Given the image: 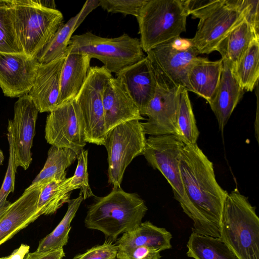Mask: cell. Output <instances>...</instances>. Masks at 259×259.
Returning <instances> with one entry per match:
<instances>
[{"label":"cell","instance_id":"6da1fadb","mask_svg":"<svg viewBox=\"0 0 259 259\" xmlns=\"http://www.w3.org/2000/svg\"><path fill=\"white\" fill-rule=\"evenodd\" d=\"M180 168L192 232L220 238L223 207L228 192L218 184L212 162L197 144L185 145Z\"/></svg>","mask_w":259,"mask_h":259},{"label":"cell","instance_id":"7a4b0ae2","mask_svg":"<svg viewBox=\"0 0 259 259\" xmlns=\"http://www.w3.org/2000/svg\"><path fill=\"white\" fill-rule=\"evenodd\" d=\"M147 210L138 194L126 192L121 187L113 188L107 195L96 197L88 207L84 224L102 232L106 242L112 243L120 234L137 228Z\"/></svg>","mask_w":259,"mask_h":259},{"label":"cell","instance_id":"3957f363","mask_svg":"<svg viewBox=\"0 0 259 259\" xmlns=\"http://www.w3.org/2000/svg\"><path fill=\"white\" fill-rule=\"evenodd\" d=\"M220 235L238 259H259V218L255 207L237 189L225 200Z\"/></svg>","mask_w":259,"mask_h":259},{"label":"cell","instance_id":"277c9868","mask_svg":"<svg viewBox=\"0 0 259 259\" xmlns=\"http://www.w3.org/2000/svg\"><path fill=\"white\" fill-rule=\"evenodd\" d=\"M18 42L26 56L36 58L63 24L62 13L38 0H12Z\"/></svg>","mask_w":259,"mask_h":259},{"label":"cell","instance_id":"5b68a950","mask_svg":"<svg viewBox=\"0 0 259 259\" xmlns=\"http://www.w3.org/2000/svg\"><path fill=\"white\" fill-rule=\"evenodd\" d=\"M188 16L183 0H147L137 18L144 52L179 37Z\"/></svg>","mask_w":259,"mask_h":259},{"label":"cell","instance_id":"8992f818","mask_svg":"<svg viewBox=\"0 0 259 259\" xmlns=\"http://www.w3.org/2000/svg\"><path fill=\"white\" fill-rule=\"evenodd\" d=\"M144 52L140 39L126 33L108 38L88 31L72 36L68 46V53L88 55L99 60L109 72L116 75L145 58Z\"/></svg>","mask_w":259,"mask_h":259},{"label":"cell","instance_id":"52a82bcc","mask_svg":"<svg viewBox=\"0 0 259 259\" xmlns=\"http://www.w3.org/2000/svg\"><path fill=\"white\" fill-rule=\"evenodd\" d=\"M146 54L159 85L169 89L181 87L192 92L188 72L199 53L191 38H175Z\"/></svg>","mask_w":259,"mask_h":259},{"label":"cell","instance_id":"ba28073f","mask_svg":"<svg viewBox=\"0 0 259 259\" xmlns=\"http://www.w3.org/2000/svg\"><path fill=\"white\" fill-rule=\"evenodd\" d=\"M146 140L138 120L120 124L107 133L103 145L108 154V182L113 188L120 187L127 166L135 157L143 155Z\"/></svg>","mask_w":259,"mask_h":259},{"label":"cell","instance_id":"9c48e42d","mask_svg":"<svg viewBox=\"0 0 259 259\" xmlns=\"http://www.w3.org/2000/svg\"><path fill=\"white\" fill-rule=\"evenodd\" d=\"M112 77L104 66L91 67L83 86L74 99L82 116L87 143L97 145L104 144L107 133L103 95Z\"/></svg>","mask_w":259,"mask_h":259},{"label":"cell","instance_id":"30bf717a","mask_svg":"<svg viewBox=\"0 0 259 259\" xmlns=\"http://www.w3.org/2000/svg\"><path fill=\"white\" fill-rule=\"evenodd\" d=\"M245 11V0H222L199 19L197 30L191 38L199 54L215 51L227 34L244 20Z\"/></svg>","mask_w":259,"mask_h":259},{"label":"cell","instance_id":"8fae6325","mask_svg":"<svg viewBox=\"0 0 259 259\" xmlns=\"http://www.w3.org/2000/svg\"><path fill=\"white\" fill-rule=\"evenodd\" d=\"M185 145L174 135L150 136L143 153L148 163L158 169L171 187L174 198L184 212L188 207L180 168L181 153Z\"/></svg>","mask_w":259,"mask_h":259},{"label":"cell","instance_id":"7c38bea8","mask_svg":"<svg viewBox=\"0 0 259 259\" xmlns=\"http://www.w3.org/2000/svg\"><path fill=\"white\" fill-rule=\"evenodd\" d=\"M45 138L48 143L58 148L72 150L77 154L85 141L81 113L74 99L57 107L46 119Z\"/></svg>","mask_w":259,"mask_h":259},{"label":"cell","instance_id":"4fadbf2b","mask_svg":"<svg viewBox=\"0 0 259 259\" xmlns=\"http://www.w3.org/2000/svg\"><path fill=\"white\" fill-rule=\"evenodd\" d=\"M14 109V118L8 120V127L11 132L16 163L26 170L32 160L31 150L39 111L28 94L19 97Z\"/></svg>","mask_w":259,"mask_h":259},{"label":"cell","instance_id":"5bb4252c","mask_svg":"<svg viewBox=\"0 0 259 259\" xmlns=\"http://www.w3.org/2000/svg\"><path fill=\"white\" fill-rule=\"evenodd\" d=\"M181 87L167 88L158 86L142 116L148 117L141 124L145 134L150 136H178L177 118Z\"/></svg>","mask_w":259,"mask_h":259},{"label":"cell","instance_id":"9a60e30c","mask_svg":"<svg viewBox=\"0 0 259 259\" xmlns=\"http://www.w3.org/2000/svg\"><path fill=\"white\" fill-rule=\"evenodd\" d=\"M39 63L24 53L0 52V88L5 96L27 94L32 87Z\"/></svg>","mask_w":259,"mask_h":259},{"label":"cell","instance_id":"2e32d148","mask_svg":"<svg viewBox=\"0 0 259 259\" xmlns=\"http://www.w3.org/2000/svg\"><path fill=\"white\" fill-rule=\"evenodd\" d=\"M103 103L107 133L126 122L145 119L124 84L116 77H112L105 88Z\"/></svg>","mask_w":259,"mask_h":259},{"label":"cell","instance_id":"e0dca14e","mask_svg":"<svg viewBox=\"0 0 259 259\" xmlns=\"http://www.w3.org/2000/svg\"><path fill=\"white\" fill-rule=\"evenodd\" d=\"M40 187H27L8 207L0 220V245L41 215L37 209Z\"/></svg>","mask_w":259,"mask_h":259},{"label":"cell","instance_id":"ac0fdd59","mask_svg":"<svg viewBox=\"0 0 259 259\" xmlns=\"http://www.w3.org/2000/svg\"><path fill=\"white\" fill-rule=\"evenodd\" d=\"M66 56L39 64L34 82L28 95L39 112H51L58 106L60 77Z\"/></svg>","mask_w":259,"mask_h":259},{"label":"cell","instance_id":"d6986e66","mask_svg":"<svg viewBox=\"0 0 259 259\" xmlns=\"http://www.w3.org/2000/svg\"><path fill=\"white\" fill-rule=\"evenodd\" d=\"M116 77L124 84L142 115L158 86L147 57L122 69Z\"/></svg>","mask_w":259,"mask_h":259},{"label":"cell","instance_id":"ffe728a7","mask_svg":"<svg viewBox=\"0 0 259 259\" xmlns=\"http://www.w3.org/2000/svg\"><path fill=\"white\" fill-rule=\"evenodd\" d=\"M222 59L223 66L220 82L214 96L209 104L217 118L220 130L223 132L245 91L238 81L232 64L228 60Z\"/></svg>","mask_w":259,"mask_h":259},{"label":"cell","instance_id":"44dd1931","mask_svg":"<svg viewBox=\"0 0 259 259\" xmlns=\"http://www.w3.org/2000/svg\"><path fill=\"white\" fill-rule=\"evenodd\" d=\"M91 59L88 55L68 53L61 73L58 107L76 97L89 74Z\"/></svg>","mask_w":259,"mask_h":259},{"label":"cell","instance_id":"7402d4cb","mask_svg":"<svg viewBox=\"0 0 259 259\" xmlns=\"http://www.w3.org/2000/svg\"><path fill=\"white\" fill-rule=\"evenodd\" d=\"M223 59L211 61L198 57L188 72V80L193 92L209 103L212 100L221 79Z\"/></svg>","mask_w":259,"mask_h":259},{"label":"cell","instance_id":"603a6c76","mask_svg":"<svg viewBox=\"0 0 259 259\" xmlns=\"http://www.w3.org/2000/svg\"><path fill=\"white\" fill-rule=\"evenodd\" d=\"M171 234L165 229L146 221L133 230L122 234L115 245L118 250L146 246L160 252L171 248Z\"/></svg>","mask_w":259,"mask_h":259},{"label":"cell","instance_id":"cb8c5ba5","mask_svg":"<svg viewBox=\"0 0 259 259\" xmlns=\"http://www.w3.org/2000/svg\"><path fill=\"white\" fill-rule=\"evenodd\" d=\"M255 39H259L258 32L244 19L221 41L215 51L220 53L222 59L228 60L234 69L251 42Z\"/></svg>","mask_w":259,"mask_h":259},{"label":"cell","instance_id":"d4e9b609","mask_svg":"<svg viewBox=\"0 0 259 259\" xmlns=\"http://www.w3.org/2000/svg\"><path fill=\"white\" fill-rule=\"evenodd\" d=\"M77 155L71 149L51 146L43 168L29 186L41 187L54 180L66 179V169L76 160Z\"/></svg>","mask_w":259,"mask_h":259},{"label":"cell","instance_id":"484cf974","mask_svg":"<svg viewBox=\"0 0 259 259\" xmlns=\"http://www.w3.org/2000/svg\"><path fill=\"white\" fill-rule=\"evenodd\" d=\"M186 253L194 259H238L220 238L192 232Z\"/></svg>","mask_w":259,"mask_h":259},{"label":"cell","instance_id":"4316f807","mask_svg":"<svg viewBox=\"0 0 259 259\" xmlns=\"http://www.w3.org/2000/svg\"><path fill=\"white\" fill-rule=\"evenodd\" d=\"M70 178L63 180H52L40 187L37 209L41 215H50L70 200L72 192L69 183Z\"/></svg>","mask_w":259,"mask_h":259},{"label":"cell","instance_id":"83f0119b","mask_svg":"<svg viewBox=\"0 0 259 259\" xmlns=\"http://www.w3.org/2000/svg\"><path fill=\"white\" fill-rule=\"evenodd\" d=\"M83 200L82 193L80 192L77 198L69 201L68 208L64 217L55 229L39 242L36 251L59 249L63 248L67 244L71 229L70 224Z\"/></svg>","mask_w":259,"mask_h":259},{"label":"cell","instance_id":"f1b7e54d","mask_svg":"<svg viewBox=\"0 0 259 259\" xmlns=\"http://www.w3.org/2000/svg\"><path fill=\"white\" fill-rule=\"evenodd\" d=\"M78 17L77 14L58 29L51 40L37 55L36 59L39 64H46L67 55L69 40L72 33L77 28Z\"/></svg>","mask_w":259,"mask_h":259},{"label":"cell","instance_id":"f546056e","mask_svg":"<svg viewBox=\"0 0 259 259\" xmlns=\"http://www.w3.org/2000/svg\"><path fill=\"white\" fill-rule=\"evenodd\" d=\"M258 62L259 39H255L234 68L238 81L244 91H252L258 83Z\"/></svg>","mask_w":259,"mask_h":259},{"label":"cell","instance_id":"4dcf8cb0","mask_svg":"<svg viewBox=\"0 0 259 259\" xmlns=\"http://www.w3.org/2000/svg\"><path fill=\"white\" fill-rule=\"evenodd\" d=\"M177 127V137L185 145L197 144L199 132L188 91L184 88L182 89L180 94Z\"/></svg>","mask_w":259,"mask_h":259},{"label":"cell","instance_id":"1f68e13d","mask_svg":"<svg viewBox=\"0 0 259 259\" xmlns=\"http://www.w3.org/2000/svg\"><path fill=\"white\" fill-rule=\"evenodd\" d=\"M0 52L23 53L15 32L12 0H0Z\"/></svg>","mask_w":259,"mask_h":259},{"label":"cell","instance_id":"d6a6232c","mask_svg":"<svg viewBox=\"0 0 259 259\" xmlns=\"http://www.w3.org/2000/svg\"><path fill=\"white\" fill-rule=\"evenodd\" d=\"M88 150H81L77 155V164L74 175L70 177L69 186L72 191L80 189L83 200L94 196L89 183Z\"/></svg>","mask_w":259,"mask_h":259},{"label":"cell","instance_id":"836d02e7","mask_svg":"<svg viewBox=\"0 0 259 259\" xmlns=\"http://www.w3.org/2000/svg\"><path fill=\"white\" fill-rule=\"evenodd\" d=\"M7 138L9 143L8 165L5 176L0 189V211L8 203L7 197L15 189V176L18 167L14 152L11 130L7 128Z\"/></svg>","mask_w":259,"mask_h":259},{"label":"cell","instance_id":"e575fe53","mask_svg":"<svg viewBox=\"0 0 259 259\" xmlns=\"http://www.w3.org/2000/svg\"><path fill=\"white\" fill-rule=\"evenodd\" d=\"M147 0H99V6L108 12L139 16Z\"/></svg>","mask_w":259,"mask_h":259},{"label":"cell","instance_id":"d590c367","mask_svg":"<svg viewBox=\"0 0 259 259\" xmlns=\"http://www.w3.org/2000/svg\"><path fill=\"white\" fill-rule=\"evenodd\" d=\"M118 250L115 244L105 241L103 244L94 246L73 259H115Z\"/></svg>","mask_w":259,"mask_h":259},{"label":"cell","instance_id":"8d00e7d4","mask_svg":"<svg viewBox=\"0 0 259 259\" xmlns=\"http://www.w3.org/2000/svg\"><path fill=\"white\" fill-rule=\"evenodd\" d=\"M222 0H183L187 12L193 18L200 19L217 6Z\"/></svg>","mask_w":259,"mask_h":259},{"label":"cell","instance_id":"74e56055","mask_svg":"<svg viewBox=\"0 0 259 259\" xmlns=\"http://www.w3.org/2000/svg\"><path fill=\"white\" fill-rule=\"evenodd\" d=\"M118 259H160V251L146 246H137L124 250H118Z\"/></svg>","mask_w":259,"mask_h":259},{"label":"cell","instance_id":"f35d334b","mask_svg":"<svg viewBox=\"0 0 259 259\" xmlns=\"http://www.w3.org/2000/svg\"><path fill=\"white\" fill-rule=\"evenodd\" d=\"M245 20L258 32V6L259 1L245 0Z\"/></svg>","mask_w":259,"mask_h":259},{"label":"cell","instance_id":"ab89813d","mask_svg":"<svg viewBox=\"0 0 259 259\" xmlns=\"http://www.w3.org/2000/svg\"><path fill=\"white\" fill-rule=\"evenodd\" d=\"M65 256L63 248L28 253L24 259H62Z\"/></svg>","mask_w":259,"mask_h":259},{"label":"cell","instance_id":"60d3db41","mask_svg":"<svg viewBox=\"0 0 259 259\" xmlns=\"http://www.w3.org/2000/svg\"><path fill=\"white\" fill-rule=\"evenodd\" d=\"M29 248V245L21 244L20 247L15 249L9 256L0 257V259H24L26 254L28 253Z\"/></svg>","mask_w":259,"mask_h":259},{"label":"cell","instance_id":"b9f144b4","mask_svg":"<svg viewBox=\"0 0 259 259\" xmlns=\"http://www.w3.org/2000/svg\"><path fill=\"white\" fill-rule=\"evenodd\" d=\"M11 204L10 202L7 205H6L1 211H0V220L4 214L5 211H6L8 207L9 206V205Z\"/></svg>","mask_w":259,"mask_h":259},{"label":"cell","instance_id":"7bdbcfd3","mask_svg":"<svg viewBox=\"0 0 259 259\" xmlns=\"http://www.w3.org/2000/svg\"><path fill=\"white\" fill-rule=\"evenodd\" d=\"M4 160V155L2 151L0 149V165H2Z\"/></svg>","mask_w":259,"mask_h":259}]
</instances>
